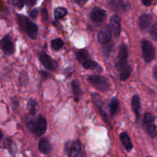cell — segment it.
Returning a JSON list of instances; mask_svg holds the SVG:
<instances>
[{"mask_svg":"<svg viewBox=\"0 0 157 157\" xmlns=\"http://www.w3.org/2000/svg\"><path fill=\"white\" fill-rule=\"evenodd\" d=\"M28 110L31 116H35L39 110V105L35 99H29L28 102Z\"/></svg>","mask_w":157,"mask_h":157,"instance_id":"obj_19","label":"cell"},{"mask_svg":"<svg viewBox=\"0 0 157 157\" xmlns=\"http://www.w3.org/2000/svg\"><path fill=\"white\" fill-rule=\"evenodd\" d=\"M27 127L29 129V131L33 133H35V131H36V119H34L33 117H28L27 119Z\"/></svg>","mask_w":157,"mask_h":157,"instance_id":"obj_25","label":"cell"},{"mask_svg":"<svg viewBox=\"0 0 157 157\" xmlns=\"http://www.w3.org/2000/svg\"><path fill=\"white\" fill-rule=\"evenodd\" d=\"M71 86H72V93H73L75 100L76 101V102H78V101L79 100V97L81 96V94H82L80 84L78 82V80L73 79V80L72 81V82H71Z\"/></svg>","mask_w":157,"mask_h":157,"instance_id":"obj_14","label":"cell"},{"mask_svg":"<svg viewBox=\"0 0 157 157\" xmlns=\"http://www.w3.org/2000/svg\"><path fill=\"white\" fill-rule=\"evenodd\" d=\"M2 137H3V134H2V129H0V141H1V140H2Z\"/></svg>","mask_w":157,"mask_h":157,"instance_id":"obj_37","label":"cell"},{"mask_svg":"<svg viewBox=\"0 0 157 157\" xmlns=\"http://www.w3.org/2000/svg\"><path fill=\"white\" fill-rule=\"evenodd\" d=\"M91 97L92 99H93V102H94L95 105L98 107L99 109V112L101 113V116H104L106 113H105L103 109H102V105H103V102H102V99H101L100 96L99 94H97L96 93H93L91 94Z\"/></svg>","mask_w":157,"mask_h":157,"instance_id":"obj_15","label":"cell"},{"mask_svg":"<svg viewBox=\"0 0 157 157\" xmlns=\"http://www.w3.org/2000/svg\"><path fill=\"white\" fill-rule=\"evenodd\" d=\"M42 15H43V19H45V20H47L48 19V11L46 10V9H44V10H43V11H42Z\"/></svg>","mask_w":157,"mask_h":157,"instance_id":"obj_32","label":"cell"},{"mask_svg":"<svg viewBox=\"0 0 157 157\" xmlns=\"http://www.w3.org/2000/svg\"><path fill=\"white\" fill-rule=\"evenodd\" d=\"M109 113L110 116L112 117L116 115V113H117L118 108H119V101L116 99V98H113L109 102Z\"/></svg>","mask_w":157,"mask_h":157,"instance_id":"obj_21","label":"cell"},{"mask_svg":"<svg viewBox=\"0 0 157 157\" xmlns=\"http://www.w3.org/2000/svg\"><path fill=\"white\" fill-rule=\"evenodd\" d=\"M109 43L108 44H105L106 46H105V48H104V53H105V55H109V53L110 52V51L112 50V47H113V44L110 45V44H109Z\"/></svg>","mask_w":157,"mask_h":157,"instance_id":"obj_29","label":"cell"},{"mask_svg":"<svg viewBox=\"0 0 157 157\" xmlns=\"http://www.w3.org/2000/svg\"><path fill=\"white\" fill-rule=\"evenodd\" d=\"M127 58H128V50L127 47L124 43L121 44L119 51V55L117 57L115 67L118 71H121L127 66Z\"/></svg>","mask_w":157,"mask_h":157,"instance_id":"obj_4","label":"cell"},{"mask_svg":"<svg viewBox=\"0 0 157 157\" xmlns=\"http://www.w3.org/2000/svg\"><path fill=\"white\" fill-rule=\"evenodd\" d=\"M38 13H39V11H38L37 9H36V10H33V11L30 13V16H31L33 19H36V16H38Z\"/></svg>","mask_w":157,"mask_h":157,"instance_id":"obj_30","label":"cell"},{"mask_svg":"<svg viewBox=\"0 0 157 157\" xmlns=\"http://www.w3.org/2000/svg\"><path fill=\"white\" fill-rule=\"evenodd\" d=\"M24 1H25V3H26L29 6H33L36 2V0H24Z\"/></svg>","mask_w":157,"mask_h":157,"instance_id":"obj_33","label":"cell"},{"mask_svg":"<svg viewBox=\"0 0 157 157\" xmlns=\"http://www.w3.org/2000/svg\"><path fill=\"white\" fill-rule=\"evenodd\" d=\"M40 74H41L42 75H43V76H44V78H48V77L51 76L50 74H49L48 72H45V71H40Z\"/></svg>","mask_w":157,"mask_h":157,"instance_id":"obj_34","label":"cell"},{"mask_svg":"<svg viewBox=\"0 0 157 157\" xmlns=\"http://www.w3.org/2000/svg\"><path fill=\"white\" fill-rule=\"evenodd\" d=\"M154 121H155V117L153 115L149 113L145 114L143 119V126L148 135L152 138L156 136L157 134L156 126L154 124Z\"/></svg>","mask_w":157,"mask_h":157,"instance_id":"obj_3","label":"cell"},{"mask_svg":"<svg viewBox=\"0 0 157 157\" xmlns=\"http://www.w3.org/2000/svg\"><path fill=\"white\" fill-rule=\"evenodd\" d=\"M69 157H83L80 142L78 140L73 142L69 150Z\"/></svg>","mask_w":157,"mask_h":157,"instance_id":"obj_12","label":"cell"},{"mask_svg":"<svg viewBox=\"0 0 157 157\" xmlns=\"http://www.w3.org/2000/svg\"><path fill=\"white\" fill-rule=\"evenodd\" d=\"M90 19L96 23H100L103 22L106 17V13L104 10L99 7H95L90 14Z\"/></svg>","mask_w":157,"mask_h":157,"instance_id":"obj_7","label":"cell"},{"mask_svg":"<svg viewBox=\"0 0 157 157\" xmlns=\"http://www.w3.org/2000/svg\"><path fill=\"white\" fill-rule=\"evenodd\" d=\"M152 22V16L149 14H143L139 18V26L142 30H146L149 28Z\"/></svg>","mask_w":157,"mask_h":157,"instance_id":"obj_13","label":"cell"},{"mask_svg":"<svg viewBox=\"0 0 157 157\" xmlns=\"http://www.w3.org/2000/svg\"><path fill=\"white\" fill-rule=\"evenodd\" d=\"M76 58L78 63H80L81 64L86 61L87 59H90V56H89L88 52L86 49H81L78 50L76 53Z\"/></svg>","mask_w":157,"mask_h":157,"instance_id":"obj_20","label":"cell"},{"mask_svg":"<svg viewBox=\"0 0 157 157\" xmlns=\"http://www.w3.org/2000/svg\"><path fill=\"white\" fill-rule=\"evenodd\" d=\"M0 48L6 56H10L14 52V45L10 35H6L0 40Z\"/></svg>","mask_w":157,"mask_h":157,"instance_id":"obj_6","label":"cell"},{"mask_svg":"<svg viewBox=\"0 0 157 157\" xmlns=\"http://www.w3.org/2000/svg\"><path fill=\"white\" fill-rule=\"evenodd\" d=\"M64 46V42L61 39H55L51 42V47L53 50L58 51L61 49Z\"/></svg>","mask_w":157,"mask_h":157,"instance_id":"obj_23","label":"cell"},{"mask_svg":"<svg viewBox=\"0 0 157 157\" xmlns=\"http://www.w3.org/2000/svg\"><path fill=\"white\" fill-rule=\"evenodd\" d=\"M132 109L134 113L136 116V120H139L140 118V100L138 96L135 95L132 96Z\"/></svg>","mask_w":157,"mask_h":157,"instance_id":"obj_18","label":"cell"},{"mask_svg":"<svg viewBox=\"0 0 157 157\" xmlns=\"http://www.w3.org/2000/svg\"><path fill=\"white\" fill-rule=\"evenodd\" d=\"M75 1H76L77 3H78L79 5H83V4L86 3L88 0H75Z\"/></svg>","mask_w":157,"mask_h":157,"instance_id":"obj_36","label":"cell"},{"mask_svg":"<svg viewBox=\"0 0 157 157\" xmlns=\"http://www.w3.org/2000/svg\"><path fill=\"white\" fill-rule=\"evenodd\" d=\"M68 11L66 8L63 7H58L54 10V16L56 19H60L64 17L67 14Z\"/></svg>","mask_w":157,"mask_h":157,"instance_id":"obj_24","label":"cell"},{"mask_svg":"<svg viewBox=\"0 0 157 157\" xmlns=\"http://www.w3.org/2000/svg\"><path fill=\"white\" fill-rule=\"evenodd\" d=\"M149 33H150L151 37H152L154 40H157V24L154 25L151 28Z\"/></svg>","mask_w":157,"mask_h":157,"instance_id":"obj_28","label":"cell"},{"mask_svg":"<svg viewBox=\"0 0 157 157\" xmlns=\"http://www.w3.org/2000/svg\"><path fill=\"white\" fill-rule=\"evenodd\" d=\"M39 149L43 154H49L51 151L50 143L46 138L41 139L39 142Z\"/></svg>","mask_w":157,"mask_h":157,"instance_id":"obj_16","label":"cell"},{"mask_svg":"<svg viewBox=\"0 0 157 157\" xmlns=\"http://www.w3.org/2000/svg\"><path fill=\"white\" fill-rule=\"evenodd\" d=\"M13 5L17 9H22L25 5L24 0H13Z\"/></svg>","mask_w":157,"mask_h":157,"instance_id":"obj_27","label":"cell"},{"mask_svg":"<svg viewBox=\"0 0 157 157\" xmlns=\"http://www.w3.org/2000/svg\"><path fill=\"white\" fill-rule=\"evenodd\" d=\"M97 39L100 44H108L111 39V29H109V28L102 29L98 33Z\"/></svg>","mask_w":157,"mask_h":157,"instance_id":"obj_11","label":"cell"},{"mask_svg":"<svg viewBox=\"0 0 157 157\" xmlns=\"http://www.w3.org/2000/svg\"><path fill=\"white\" fill-rule=\"evenodd\" d=\"M142 51L143 56L146 63H150L155 58V49L152 43L148 40L142 41Z\"/></svg>","mask_w":157,"mask_h":157,"instance_id":"obj_5","label":"cell"},{"mask_svg":"<svg viewBox=\"0 0 157 157\" xmlns=\"http://www.w3.org/2000/svg\"><path fill=\"white\" fill-rule=\"evenodd\" d=\"M47 129V122L43 116H39L36 120V131L35 133L37 136H41L46 132Z\"/></svg>","mask_w":157,"mask_h":157,"instance_id":"obj_10","label":"cell"},{"mask_svg":"<svg viewBox=\"0 0 157 157\" xmlns=\"http://www.w3.org/2000/svg\"><path fill=\"white\" fill-rule=\"evenodd\" d=\"M120 140L126 150L130 151L132 149V143L127 132H123L120 134Z\"/></svg>","mask_w":157,"mask_h":157,"instance_id":"obj_17","label":"cell"},{"mask_svg":"<svg viewBox=\"0 0 157 157\" xmlns=\"http://www.w3.org/2000/svg\"><path fill=\"white\" fill-rule=\"evenodd\" d=\"M39 59L43 66L49 70H55L58 66L56 62L53 59L51 58L49 56H48L46 52H42L39 55Z\"/></svg>","mask_w":157,"mask_h":157,"instance_id":"obj_8","label":"cell"},{"mask_svg":"<svg viewBox=\"0 0 157 157\" xmlns=\"http://www.w3.org/2000/svg\"><path fill=\"white\" fill-rule=\"evenodd\" d=\"M120 22H121V19H120V16H118L117 14L113 15V16L110 18V29H111L113 35H114L116 37H119L120 35V33H121Z\"/></svg>","mask_w":157,"mask_h":157,"instance_id":"obj_9","label":"cell"},{"mask_svg":"<svg viewBox=\"0 0 157 157\" xmlns=\"http://www.w3.org/2000/svg\"><path fill=\"white\" fill-rule=\"evenodd\" d=\"M118 5L124 11H126L129 9V0H118Z\"/></svg>","mask_w":157,"mask_h":157,"instance_id":"obj_26","label":"cell"},{"mask_svg":"<svg viewBox=\"0 0 157 157\" xmlns=\"http://www.w3.org/2000/svg\"><path fill=\"white\" fill-rule=\"evenodd\" d=\"M88 81L93 87L101 92H106L110 88V84L107 78L101 75H90Z\"/></svg>","mask_w":157,"mask_h":157,"instance_id":"obj_2","label":"cell"},{"mask_svg":"<svg viewBox=\"0 0 157 157\" xmlns=\"http://www.w3.org/2000/svg\"><path fill=\"white\" fill-rule=\"evenodd\" d=\"M152 73H153V76L154 78H155V80L157 81V66L154 67L153 71H152Z\"/></svg>","mask_w":157,"mask_h":157,"instance_id":"obj_35","label":"cell"},{"mask_svg":"<svg viewBox=\"0 0 157 157\" xmlns=\"http://www.w3.org/2000/svg\"><path fill=\"white\" fill-rule=\"evenodd\" d=\"M17 19L21 29L25 32L29 38L33 39H36L38 33V26L36 24L27 19L25 16H21V15H18Z\"/></svg>","mask_w":157,"mask_h":157,"instance_id":"obj_1","label":"cell"},{"mask_svg":"<svg viewBox=\"0 0 157 157\" xmlns=\"http://www.w3.org/2000/svg\"><path fill=\"white\" fill-rule=\"evenodd\" d=\"M152 2H153V0H142L143 5L146 6H149L152 5Z\"/></svg>","mask_w":157,"mask_h":157,"instance_id":"obj_31","label":"cell"},{"mask_svg":"<svg viewBox=\"0 0 157 157\" xmlns=\"http://www.w3.org/2000/svg\"><path fill=\"white\" fill-rule=\"evenodd\" d=\"M148 157H149V156H148Z\"/></svg>","mask_w":157,"mask_h":157,"instance_id":"obj_38","label":"cell"},{"mask_svg":"<svg viewBox=\"0 0 157 157\" xmlns=\"http://www.w3.org/2000/svg\"><path fill=\"white\" fill-rule=\"evenodd\" d=\"M131 72H132V68L127 65L126 67L121 70V73H120V79L122 81L127 80L129 77L130 76Z\"/></svg>","mask_w":157,"mask_h":157,"instance_id":"obj_22","label":"cell"}]
</instances>
